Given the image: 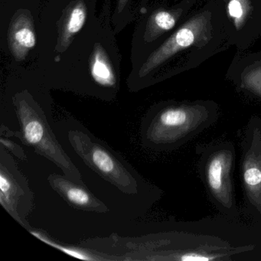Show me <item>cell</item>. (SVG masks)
Wrapping results in <instances>:
<instances>
[{"label": "cell", "instance_id": "1", "mask_svg": "<svg viewBox=\"0 0 261 261\" xmlns=\"http://www.w3.org/2000/svg\"><path fill=\"white\" fill-rule=\"evenodd\" d=\"M230 47L222 22L210 0L200 7L148 58L139 71L140 77L173 58L181 57L185 70L197 68Z\"/></svg>", "mask_w": 261, "mask_h": 261}, {"label": "cell", "instance_id": "2", "mask_svg": "<svg viewBox=\"0 0 261 261\" xmlns=\"http://www.w3.org/2000/svg\"><path fill=\"white\" fill-rule=\"evenodd\" d=\"M219 106L212 100L168 102L146 117L144 140L158 151L172 150L216 123Z\"/></svg>", "mask_w": 261, "mask_h": 261}, {"label": "cell", "instance_id": "3", "mask_svg": "<svg viewBox=\"0 0 261 261\" xmlns=\"http://www.w3.org/2000/svg\"><path fill=\"white\" fill-rule=\"evenodd\" d=\"M197 168L211 202L224 216L239 218L232 173L236 150L229 141L200 143L195 146Z\"/></svg>", "mask_w": 261, "mask_h": 261}, {"label": "cell", "instance_id": "4", "mask_svg": "<svg viewBox=\"0 0 261 261\" xmlns=\"http://www.w3.org/2000/svg\"><path fill=\"white\" fill-rule=\"evenodd\" d=\"M14 103L22 129L21 140L57 165L68 178L82 183L80 172L56 140L42 110L23 96L16 97Z\"/></svg>", "mask_w": 261, "mask_h": 261}, {"label": "cell", "instance_id": "5", "mask_svg": "<svg viewBox=\"0 0 261 261\" xmlns=\"http://www.w3.org/2000/svg\"><path fill=\"white\" fill-rule=\"evenodd\" d=\"M240 176L250 225L261 230V118L252 116L241 143Z\"/></svg>", "mask_w": 261, "mask_h": 261}, {"label": "cell", "instance_id": "6", "mask_svg": "<svg viewBox=\"0 0 261 261\" xmlns=\"http://www.w3.org/2000/svg\"><path fill=\"white\" fill-rule=\"evenodd\" d=\"M230 46L247 51L261 39V0H210Z\"/></svg>", "mask_w": 261, "mask_h": 261}, {"label": "cell", "instance_id": "7", "mask_svg": "<svg viewBox=\"0 0 261 261\" xmlns=\"http://www.w3.org/2000/svg\"><path fill=\"white\" fill-rule=\"evenodd\" d=\"M68 137L75 152L99 175L123 192L131 194L137 192V183L134 175L110 149L81 131L71 132Z\"/></svg>", "mask_w": 261, "mask_h": 261}, {"label": "cell", "instance_id": "8", "mask_svg": "<svg viewBox=\"0 0 261 261\" xmlns=\"http://www.w3.org/2000/svg\"><path fill=\"white\" fill-rule=\"evenodd\" d=\"M0 166V202L13 218L25 225V217L33 205V194L25 177L4 149Z\"/></svg>", "mask_w": 261, "mask_h": 261}, {"label": "cell", "instance_id": "9", "mask_svg": "<svg viewBox=\"0 0 261 261\" xmlns=\"http://www.w3.org/2000/svg\"><path fill=\"white\" fill-rule=\"evenodd\" d=\"M237 91L261 103V50L235 55L226 74Z\"/></svg>", "mask_w": 261, "mask_h": 261}, {"label": "cell", "instance_id": "10", "mask_svg": "<svg viewBox=\"0 0 261 261\" xmlns=\"http://www.w3.org/2000/svg\"><path fill=\"white\" fill-rule=\"evenodd\" d=\"M10 51L16 62L25 60L29 53L36 46L34 21L28 10H19L12 18L8 30Z\"/></svg>", "mask_w": 261, "mask_h": 261}, {"label": "cell", "instance_id": "11", "mask_svg": "<svg viewBox=\"0 0 261 261\" xmlns=\"http://www.w3.org/2000/svg\"><path fill=\"white\" fill-rule=\"evenodd\" d=\"M48 180L53 189L74 207L88 212H108L106 205L88 192L82 183L79 184L71 178L59 175H51Z\"/></svg>", "mask_w": 261, "mask_h": 261}, {"label": "cell", "instance_id": "12", "mask_svg": "<svg viewBox=\"0 0 261 261\" xmlns=\"http://www.w3.org/2000/svg\"><path fill=\"white\" fill-rule=\"evenodd\" d=\"M88 10L83 0H77L67 9L59 25V36L56 50L59 53L66 51L74 36L82 30L87 20Z\"/></svg>", "mask_w": 261, "mask_h": 261}, {"label": "cell", "instance_id": "13", "mask_svg": "<svg viewBox=\"0 0 261 261\" xmlns=\"http://www.w3.org/2000/svg\"><path fill=\"white\" fill-rule=\"evenodd\" d=\"M90 72L93 80L100 86L114 88L117 84L114 68L108 53L100 43H96L90 58Z\"/></svg>", "mask_w": 261, "mask_h": 261}, {"label": "cell", "instance_id": "14", "mask_svg": "<svg viewBox=\"0 0 261 261\" xmlns=\"http://www.w3.org/2000/svg\"><path fill=\"white\" fill-rule=\"evenodd\" d=\"M38 238H40L42 241H45V242H46L47 244H51V245H53V247H57L59 250H62V251L68 253V254L70 255V256H74V257L79 258V259H86V260H91V259H94V258H93L92 256H89V255L84 253V252L81 251V250H76V249L69 248V247H62V246H59L57 245V244H53V243L50 242L49 241H47V240H45V238H41V237H38Z\"/></svg>", "mask_w": 261, "mask_h": 261}, {"label": "cell", "instance_id": "15", "mask_svg": "<svg viewBox=\"0 0 261 261\" xmlns=\"http://www.w3.org/2000/svg\"><path fill=\"white\" fill-rule=\"evenodd\" d=\"M1 143H2L3 146H7L9 149H10L12 152H13V153H14V155H16V156L22 159V160H24V159L25 158V153H24L22 148L18 146L16 143L10 141V140H7V139L3 138V137L1 138Z\"/></svg>", "mask_w": 261, "mask_h": 261}, {"label": "cell", "instance_id": "16", "mask_svg": "<svg viewBox=\"0 0 261 261\" xmlns=\"http://www.w3.org/2000/svg\"><path fill=\"white\" fill-rule=\"evenodd\" d=\"M128 2H129V0H119L118 7H117L118 13H121V12L123 11V9L125 8Z\"/></svg>", "mask_w": 261, "mask_h": 261}]
</instances>
